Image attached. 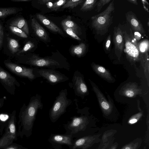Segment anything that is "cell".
<instances>
[{"label":"cell","instance_id":"obj_18","mask_svg":"<svg viewBox=\"0 0 149 149\" xmlns=\"http://www.w3.org/2000/svg\"><path fill=\"white\" fill-rule=\"evenodd\" d=\"M31 24L33 29L38 37L44 40H47L48 36L46 31L35 18L31 19Z\"/></svg>","mask_w":149,"mask_h":149},{"label":"cell","instance_id":"obj_13","mask_svg":"<svg viewBox=\"0 0 149 149\" xmlns=\"http://www.w3.org/2000/svg\"><path fill=\"white\" fill-rule=\"evenodd\" d=\"M88 122V118L86 116L81 115L74 116L68 124V128L72 131V133H76L85 129Z\"/></svg>","mask_w":149,"mask_h":149},{"label":"cell","instance_id":"obj_33","mask_svg":"<svg viewBox=\"0 0 149 149\" xmlns=\"http://www.w3.org/2000/svg\"><path fill=\"white\" fill-rule=\"evenodd\" d=\"M66 0H60L55 2L53 3L51 10L53 11H56L61 6H63L67 1Z\"/></svg>","mask_w":149,"mask_h":149},{"label":"cell","instance_id":"obj_3","mask_svg":"<svg viewBox=\"0 0 149 149\" xmlns=\"http://www.w3.org/2000/svg\"><path fill=\"white\" fill-rule=\"evenodd\" d=\"M67 89L61 90L56 98L49 111V116L52 122L56 121L66 111L67 107L72 103V100L67 97Z\"/></svg>","mask_w":149,"mask_h":149},{"label":"cell","instance_id":"obj_45","mask_svg":"<svg viewBox=\"0 0 149 149\" xmlns=\"http://www.w3.org/2000/svg\"><path fill=\"white\" fill-rule=\"evenodd\" d=\"M118 144L115 143L114 144H112L107 149H116L118 146Z\"/></svg>","mask_w":149,"mask_h":149},{"label":"cell","instance_id":"obj_12","mask_svg":"<svg viewBox=\"0 0 149 149\" xmlns=\"http://www.w3.org/2000/svg\"><path fill=\"white\" fill-rule=\"evenodd\" d=\"M100 135L88 136L78 139L75 142L73 149H87L94 144L100 141L101 139L99 137Z\"/></svg>","mask_w":149,"mask_h":149},{"label":"cell","instance_id":"obj_48","mask_svg":"<svg viewBox=\"0 0 149 149\" xmlns=\"http://www.w3.org/2000/svg\"><path fill=\"white\" fill-rule=\"evenodd\" d=\"M127 1L136 5H138V4L137 1L136 0H128Z\"/></svg>","mask_w":149,"mask_h":149},{"label":"cell","instance_id":"obj_36","mask_svg":"<svg viewBox=\"0 0 149 149\" xmlns=\"http://www.w3.org/2000/svg\"><path fill=\"white\" fill-rule=\"evenodd\" d=\"M111 1V0H100L98 1L96 3L97 12H99L104 6Z\"/></svg>","mask_w":149,"mask_h":149},{"label":"cell","instance_id":"obj_17","mask_svg":"<svg viewBox=\"0 0 149 149\" xmlns=\"http://www.w3.org/2000/svg\"><path fill=\"white\" fill-rule=\"evenodd\" d=\"M91 67L95 72L103 78L111 82L113 80L110 72L103 67L93 63Z\"/></svg>","mask_w":149,"mask_h":149},{"label":"cell","instance_id":"obj_43","mask_svg":"<svg viewBox=\"0 0 149 149\" xmlns=\"http://www.w3.org/2000/svg\"><path fill=\"white\" fill-rule=\"evenodd\" d=\"M10 132L12 133H14L15 130V127L14 124L11 123L9 126Z\"/></svg>","mask_w":149,"mask_h":149},{"label":"cell","instance_id":"obj_31","mask_svg":"<svg viewBox=\"0 0 149 149\" xmlns=\"http://www.w3.org/2000/svg\"><path fill=\"white\" fill-rule=\"evenodd\" d=\"M115 130H111L107 131L102 136V143H105L109 141L110 139L113 135L115 133H114Z\"/></svg>","mask_w":149,"mask_h":149},{"label":"cell","instance_id":"obj_8","mask_svg":"<svg viewBox=\"0 0 149 149\" xmlns=\"http://www.w3.org/2000/svg\"><path fill=\"white\" fill-rule=\"evenodd\" d=\"M73 88L75 95L82 98L88 95V92L83 75L78 70L75 71L72 79Z\"/></svg>","mask_w":149,"mask_h":149},{"label":"cell","instance_id":"obj_38","mask_svg":"<svg viewBox=\"0 0 149 149\" xmlns=\"http://www.w3.org/2000/svg\"><path fill=\"white\" fill-rule=\"evenodd\" d=\"M3 29L2 25L0 24V48L1 47L3 42Z\"/></svg>","mask_w":149,"mask_h":149},{"label":"cell","instance_id":"obj_39","mask_svg":"<svg viewBox=\"0 0 149 149\" xmlns=\"http://www.w3.org/2000/svg\"><path fill=\"white\" fill-rule=\"evenodd\" d=\"M111 141H109L104 143H102L98 149H107L112 144Z\"/></svg>","mask_w":149,"mask_h":149},{"label":"cell","instance_id":"obj_15","mask_svg":"<svg viewBox=\"0 0 149 149\" xmlns=\"http://www.w3.org/2000/svg\"><path fill=\"white\" fill-rule=\"evenodd\" d=\"M121 90L122 95L129 97H133L141 93V90L138 85L134 83L125 84Z\"/></svg>","mask_w":149,"mask_h":149},{"label":"cell","instance_id":"obj_47","mask_svg":"<svg viewBox=\"0 0 149 149\" xmlns=\"http://www.w3.org/2000/svg\"><path fill=\"white\" fill-rule=\"evenodd\" d=\"M53 3H52V1H50L47 3L46 5L47 6V7L49 8H50L51 9L52 8V7L53 6Z\"/></svg>","mask_w":149,"mask_h":149},{"label":"cell","instance_id":"obj_29","mask_svg":"<svg viewBox=\"0 0 149 149\" xmlns=\"http://www.w3.org/2000/svg\"><path fill=\"white\" fill-rule=\"evenodd\" d=\"M84 1V0H67L66 3L62 6V8H70L72 9L80 5Z\"/></svg>","mask_w":149,"mask_h":149},{"label":"cell","instance_id":"obj_4","mask_svg":"<svg viewBox=\"0 0 149 149\" xmlns=\"http://www.w3.org/2000/svg\"><path fill=\"white\" fill-rule=\"evenodd\" d=\"M36 67L46 68L55 69L64 68L69 71L70 66L63 64L58 61L49 58H42L33 55L27 60L19 62Z\"/></svg>","mask_w":149,"mask_h":149},{"label":"cell","instance_id":"obj_23","mask_svg":"<svg viewBox=\"0 0 149 149\" xmlns=\"http://www.w3.org/2000/svg\"><path fill=\"white\" fill-rule=\"evenodd\" d=\"M8 45L9 49L13 54L18 53L20 51V46L19 42L14 39L8 38Z\"/></svg>","mask_w":149,"mask_h":149},{"label":"cell","instance_id":"obj_50","mask_svg":"<svg viewBox=\"0 0 149 149\" xmlns=\"http://www.w3.org/2000/svg\"><path fill=\"white\" fill-rule=\"evenodd\" d=\"M143 149H146V147L144 146L143 148Z\"/></svg>","mask_w":149,"mask_h":149},{"label":"cell","instance_id":"obj_32","mask_svg":"<svg viewBox=\"0 0 149 149\" xmlns=\"http://www.w3.org/2000/svg\"><path fill=\"white\" fill-rule=\"evenodd\" d=\"M61 24L64 30L69 36L76 40H81L78 36L74 32L72 29L67 27L62 24L61 23Z\"/></svg>","mask_w":149,"mask_h":149},{"label":"cell","instance_id":"obj_27","mask_svg":"<svg viewBox=\"0 0 149 149\" xmlns=\"http://www.w3.org/2000/svg\"><path fill=\"white\" fill-rule=\"evenodd\" d=\"M142 140L137 138L123 146L121 149H138L141 146Z\"/></svg>","mask_w":149,"mask_h":149},{"label":"cell","instance_id":"obj_40","mask_svg":"<svg viewBox=\"0 0 149 149\" xmlns=\"http://www.w3.org/2000/svg\"><path fill=\"white\" fill-rule=\"evenodd\" d=\"M130 33L129 34L132 42L138 47V42L135 38L131 29H130Z\"/></svg>","mask_w":149,"mask_h":149},{"label":"cell","instance_id":"obj_1","mask_svg":"<svg viewBox=\"0 0 149 149\" xmlns=\"http://www.w3.org/2000/svg\"><path fill=\"white\" fill-rule=\"evenodd\" d=\"M114 11V0H112L104 11L91 17L92 26L97 34L103 35L107 32L112 24Z\"/></svg>","mask_w":149,"mask_h":149},{"label":"cell","instance_id":"obj_22","mask_svg":"<svg viewBox=\"0 0 149 149\" xmlns=\"http://www.w3.org/2000/svg\"><path fill=\"white\" fill-rule=\"evenodd\" d=\"M86 48L85 44L81 43L78 45L73 47L72 48L71 52L73 55L81 57L85 53Z\"/></svg>","mask_w":149,"mask_h":149},{"label":"cell","instance_id":"obj_51","mask_svg":"<svg viewBox=\"0 0 149 149\" xmlns=\"http://www.w3.org/2000/svg\"><path fill=\"white\" fill-rule=\"evenodd\" d=\"M8 149H15L13 148H9Z\"/></svg>","mask_w":149,"mask_h":149},{"label":"cell","instance_id":"obj_2","mask_svg":"<svg viewBox=\"0 0 149 149\" xmlns=\"http://www.w3.org/2000/svg\"><path fill=\"white\" fill-rule=\"evenodd\" d=\"M43 104L41 96L39 94L31 97L27 105L24 103L20 109L19 115L27 123L31 125L35 120L38 111L42 109Z\"/></svg>","mask_w":149,"mask_h":149},{"label":"cell","instance_id":"obj_46","mask_svg":"<svg viewBox=\"0 0 149 149\" xmlns=\"http://www.w3.org/2000/svg\"><path fill=\"white\" fill-rule=\"evenodd\" d=\"M4 99L2 98H0V108L3 107L4 104Z\"/></svg>","mask_w":149,"mask_h":149},{"label":"cell","instance_id":"obj_21","mask_svg":"<svg viewBox=\"0 0 149 149\" xmlns=\"http://www.w3.org/2000/svg\"><path fill=\"white\" fill-rule=\"evenodd\" d=\"M52 140L56 143L68 145H72L70 137L66 135H56L52 138Z\"/></svg>","mask_w":149,"mask_h":149},{"label":"cell","instance_id":"obj_44","mask_svg":"<svg viewBox=\"0 0 149 149\" xmlns=\"http://www.w3.org/2000/svg\"><path fill=\"white\" fill-rule=\"evenodd\" d=\"M53 1L52 0H40L38 1V3L42 4H46L49 2Z\"/></svg>","mask_w":149,"mask_h":149},{"label":"cell","instance_id":"obj_19","mask_svg":"<svg viewBox=\"0 0 149 149\" xmlns=\"http://www.w3.org/2000/svg\"><path fill=\"white\" fill-rule=\"evenodd\" d=\"M10 26H15L21 29L27 35L29 34V28L26 20L22 17H19L12 21Z\"/></svg>","mask_w":149,"mask_h":149},{"label":"cell","instance_id":"obj_30","mask_svg":"<svg viewBox=\"0 0 149 149\" xmlns=\"http://www.w3.org/2000/svg\"><path fill=\"white\" fill-rule=\"evenodd\" d=\"M9 28L11 31L14 34L20 37L26 38L27 35L21 29L15 26H10Z\"/></svg>","mask_w":149,"mask_h":149},{"label":"cell","instance_id":"obj_34","mask_svg":"<svg viewBox=\"0 0 149 149\" xmlns=\"http://www.w3.org/2000/svg\"><path fill=\"white\" fill-rule=\"evenodd\" d=\"M142 114V112H140L132 116L129 120L128 123L132 124L136 123L141 118Z\"/></svg>","mask_w":149,"mask_h":149},{"label":"cell","instance_id":"obj_26","mask_svg":"<svg viewBox=\"0 0 149 149\" xmlns=\"http://www.w3.org/2000/svg\"><path fill=\"white\" fill-rule=\"evenodd\" d=\"M97 0H87L85 1L80 10L82 11H88L92 10L96 6Z\"/></svg>","mask_w":149,"mask_h":149},{"label":"cell","instance_id":"obj_7","mask_svg":"<svg viewBox=\"0 0 149 149\" xmlns=\"http://www.w3.org/2000/svg\"><path fill=\"white\" fill-rule=\"evenodd\" d=\"M0 82L6 91L11 95L15 94L16 87L20 84L16 78L0 66Z\"/></svg>","mask_w":149,"mask_h":149},{"label":"cell","instance_id":"obj_25","mask_svg":"<svg viewBox=\"0 0 149 149\" xmlns=\"http://www.w3.org/2000/svg\"><path fill=\"white\" fill-rule=\"evenodd\" d=\"M140 61H141L144 71L149 72V55L148 52L144 54L140 53Z\"/></svg>","mask_w":149,"mask_h":149},{"label":"cell","instance_id":"obj_11","mask_svg":"<svg viewBox=\"0 0 149 149\" xmlns=\"http://www.w3.org/2000/svg\"><path fill=\"white\" fill-rule=\"evenodd\" d=\"M113 41L115 54L118 60H120L125 45L123 33L119 27H115L114 28Z\"/></svg>","mask_w":149,"mask_h":149},{"label":"cell","instance_id":"obj_6","mask_svg":"<svg viewBox=\"0 0 149 149\" xmlns=\"http://www.w3.org/2000/svg\"><path fill=\"white\" fill-rule=\"evenodd\" d=\"M38 72L40 77H43L52 85L64 82L69 79V77L66 75L54 69H39Z\"/></svg>","mask_w":149,"mask_h":149},{"label":"cell","instance_id":"obj_16","mask_svg":"<svg viewBox=\"0 0 149 149\" xmlns=\"http://www.w3.org/2000/svg\"><path fill=\"white\" fill-rule=\"evenodd\" d=\"M36 17L43 24L50 30L61 34H63V31L57 26L44 16L40 14H37Z\"/></svg>","mask_w":149,"mask_h":149},{"label":"cell","instance_id":"obj_5","mask_svg":"<svg viewBox=\"0 0 149 149\" xmlns=\"http://www.w3.org/2000/svg\"><path fill=\"white\" fill-rule=\"evenodd\" d=\"M4 63L6 67L11 72L20 77L28 79L30 81L40 77L38 68H27L6 60Z\"/></svg>","mask_w":149,"mask_h":149},{"label":"cell","instance_id":"obj_37","mask_svg":"<svg viewBox=\"0 0 149 149\" xmlns=\"http://www.w3.org/2000/svg\"><path fill=\"white\" fill-rule=\"evenodd\" d=\"M111 41V35H109L107 39L105 44V48L107 50H110Z\"/></svg>","mask_w":149,"mask_h":149},{"label":"cell","instance_id":"obj_24","mask_svg":"<svg viewBox=\"0 0 149 149\" xmlns=\"http://www.w3.org/2000/svg\"><path fill=\"white\" fill-rule=\"evenodd\" d=\"M19 10L15 7L0 8V17L14 14L19 11Z\"/></svg>","mask_w":149,"mask_h":149},{"label":"cell","instance_id":"obj_35","mask_svg":"<svg viewBox=\"0 0 149 149\" xmlns=\"http://www.w3.org/2000/svg\"><path fill=\"white\" fill-rule=\"evenodd\" d=\"M34 46V45L32 42L30 41H28L24 46L23 49L17 54H20L26 52L32 49Z\"/></svg>","mask_w":149,"mask_h":149},{"label":"cell","instance_id":"obj_14","mask_svg":"<svg viewBox=\"0 0 149 149\" xmlns=\"http://www.w3.org/2000/svg\"><path fill=\"white\" fill-rule=\"evenodd\" d=\"M126 17L134 31L143 34H145L146 32L142 24L133 13L131 11L127 12L126 14Z\"/></svg>","mask_w":149,"mask_h":149},{"label":"cell","instance_id":"obj_9","mask_svg":"<svg viewBox=\"0 0 149 149\" xmlns=\"http://www.w3.org/2000/svg\"><path fill=\"white\" fill-rule=\"evenodd\" d=\"M123 38L125 47V52L128 60L135 62L140 61V53L138 47L132 42L129 35L124 31Z\"/></svg>","mask_w":149,"mask_h":149},{"label":"cell","instance_id":"obj_20","mask_svg":"<svg viewBox=\"0 0 149 149\" xmlns=\"http://www.w3.org/2000/svg\"><path fill=\"white\" fill-rule=\"evenodd\" d=\"M61 23L64 24L67 27L72 29L76 35L80 34L81 32L80 28L75 23L71 20L70 16H68L66 18L63 20Z\"/></svg>","mask_w":149,"mask_h":149},{"label":"cell","instance_id":"obj_41","mask_svg":"<svg viewBox=\"0 0 149 149\" xmlns=\"http://www.w3.org/2000/svg\"><path fill=\"white\" fill-rule=\"evenodd\" d=\"M9 118L8 115L5 113L0 114V119L3 121H5L7 120Z\"/></svg>","mask_w":149,"mask_h":149},{"label":"cell","instance_id":"obj_42","mask_svg":"<svg viewBox=\"0 0 149 149\" xmlns=\"http://www.w3.org/2000/svg\"><path fill=\"white\" fill-rule=\"evenodd\" d=\"M134 35L137 42L139 41L141 38V33L135 31Z\"/></svg>","mask_w":149,"mask_h":149},{"label":"cell","instance_id":"obj_10","mask_svg":"<svg viewBox=\"0 0 149 149\" xmlns=\"http://www.w3.org/2000/svg\"><path fill=\"white\" fill-rule=\"evenodd\" d=\"M89 80L103 112L105 115H109L112 111V106L107 100L103 94L96 85L91 80Z\"/></svg>","mask_w":149,"mask_h":149},{"label":"cell","instance_id":"obj_49","mask_svg":"<svg viewBox=\"0 0 149 149\" xmlns=\"http://www.w3.org/2000/svg\"><path fill=\"white\" fill-rule=\"evenodd\" d=\"M29 0H11V1L15 2H26L30 1Z\"/></svg>","mask_w":149,"mask_h":149},{"label":"cell","instance_id":"obj_28","mask_svg":"<svg viewBox=\"0 0 149 149\" xmlns=\"http://www.w3.org/2000/svg\"><path fill=\"white\" fill-rule=\"evenodd\" d=\"M138 45L140 53L144 54L148 51L149 43L148 39H146L138 42Z\"/></svg>","mask_w":149,"mask_h":149}]
</instances>
